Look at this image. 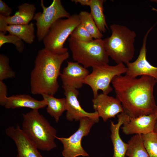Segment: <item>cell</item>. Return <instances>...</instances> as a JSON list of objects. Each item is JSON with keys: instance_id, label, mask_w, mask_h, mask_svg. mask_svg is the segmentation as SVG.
<instances>
[{"instance_id": "cell-1", "label": "cell", "mask_w": 157, "mask_h": 157, "mask_svg": "<svg viewBox=\"0 0 157 157\" xmlns=\"http://www.w3.org/2000/svg\"><path fill=\"white\" fill-rule=\"evenodd\" d=\"M156 83L151 76H142L137 78L126 74L116 76L111 82L116 97L130 118L153 113L157 106L153 94Z\"/></svg>"}, {"instance_id": "cell-2", "label": "cell", "mask_w": 157, "mask_h": 157, "mask_svg": "<svg viewBox=\"0 0 157 157\" xmlns=\"http://www.w3.org/2000/svg\"><path fill=\"white\" fill-rule=\"evenodd\" d=\"M69 56L68 51L59 54L45 48L39 51L31 73V91L33 94L54 96L59 87L58 78L61 74V65Z\"/></svg>"}, {"instance_id": "cell-3", "label": "cell", "mask_w": 157, "mask_h": 157, "mask_svg": "<svg viewBox=\"0 0 157 157\" xmlns=\"http://www.w3.org/2000/svg\"><path fill=\"white\" fill-rule=\"evenodd\" d=\"M22 115V129L38 149L49 151L56 147V130L38 110H32Z\"/></svg>"}, {"instance_id": "cell-4", "label": "cell", "mask_w": 157, "mask_h": 157, "mask_svg": "<svg viewBox=\"0 0 157 157\" xmlns=\"http://www.w3.org/2000/svg\"><path fill=\"white\" fill-rule=\"evenodd\" d=\"M111 35L103 39L106 51L117 64H126L134 58L135 32L126 26L117 24L110 26Z\"/></svg>"}, {"instance_id": "cell-5", "label": "cell", "mask_w": 157, "mask_h": 157, "mask_svg": "<svg viewBox=\"0 0 157 157\" xmlns=\"http://www.w3.org/2000/svg\"><path fill=\"white\" fill-rule=\"evenodd\" d=\"M68 42L73 60L86 68L108 64L109 61L102 39L84 42L70 37Z\"/></svg>"}, {"instance_id": "cell-6", "label": "cell", "mask_w": 157, "mask_h": 157, "mask_svg": "<svg viewBox=\"0 0 157 157\" xmlns=\"http://www.w3.org/2000/svg\"><path fill=\"white\" fill-rule=\"evenodd\" d=\"M80 23L79 15L77 14L57 20L51 27L43 40L44 48L56 54H63L67 52L68 49L64 47V44Z\"/></svg>"}, {"instance_id": "cell-7", "label": "cell", "mask_w": 157, "mask_h": 157, "mask_svg": "<svg viewBox=\"0 0 157 157\" xmlns=\"http://www.w3.org/2000/svg\"><path fill=\"white\" fill-rule=\"evenodd\" d=\"M92 72L89 74L83 81V84L90 86L92 89L94 97L98 94L99 90L108 94L113 90L110 85L116 76L126 73L127 68L123 63L111 66L108 64L93 67Z\"/></svg>"}, {"instance_id": "cell-8", "label": "cell", "mask_w": 157, "mask_h": 157, "mask_svg": "<svg viewBox=\"0 0 157 157\" xmlns=\"http://www.w3.org/2000/svg\"><path fill=\"white\" fill-rule=\"evenodd\" d=\"M40 5L42 12L35 13L33 19L36 21V36L39 42L43 41L51 27L57 20L71 15L64 8L60 0H53L48 7L45 6L43 0H41Z\"/></svg>"}, {"instance_id": "cell-9", "label": "cell", "mask_w": 157, "mask_h": 157, "mask_svg": "<svg viewBox=\"0 0 157 157\" xmlns=\"http://www.w3.org/2000/svg\"><path fill=\"white\" fill-rule=\"evenodd\" d=\"M79 122V126L78 130L69 137H56L63 144V149L62 154L64 157L89 156L82 146L81 140L84 136L88 134L94 124L97 122L89 117L82 119Z\"/></svg>"}, {"instance_id": "cell-10", "label": "cell", "mask_w": 157, "mask_h": 157, "mask_svg": "<svg viewBox=\"0 0 157 157\" xmlns=\"http://www.w3.org/2000/svg\"><path fill=\"white\" fill-rule=\"evenodd\" d=\"M153 27L147 32L143 39L142 47L136 59L126 64L127 70L126 74L131 77L148 76L154 78L157 82V67L152 66L147 59L146 48L147 37Z\"/></svg>"}, {"instance_id": "cell-11", "label": "cell", "mask_w": 157, "mask_h": 157, "mask_svg": "<svg viewBox=\"0 0 157 157\" xmlns=\"http://www.w3.org/2000/svg\"><path fill=\"white\" fill-rule=\"evenodd\" d=\"M63 88L66 100V117L68 121H79L89 117L99 122V117L97 112H87L81 106L78 99L79 92L77 89L69 86H63Z\"/></svg>"}, {"instance_id": "cell-12", "label": "cell", "mask_w": 157, "mask_h": 157, "mask_svg": "<svg viewBox=\"0 0 157 157\" xmlns=\"http://www.w3.org/2000/svg\"><path fill=\"white\" fill-rule=\"evenodd\" d=\"M6 134L11 138L16 146L17 157H44L38 151L35 144L23 131L19 125L15 128L9 126L6 130Z\"/></svg>"}, {"instance_id": "cell-13", "label": "cell", "mask_w": 157, "mask_h": 157, "mask_svg": "<svg viewBox=\"0 0 157 157\" xmlns=\"http://www.w3.org/2000/svg\"><path fill=\"white\" fill-rule=\"evenodd\" d=\"M92 101L94 109L104 122L124 112L120 101L108 94L103 93L98 94Z\"/></svg>"}, {"instance_id": "cell-14", "label": "cell", "mask_w": 157, "mask_h": 157, "mask_svg": "<svg viewBox=\"0 0 157 157\" xmlns=\"http://www.w3.org/2000/svg\"><path fill=\"white\" fill-rule=\"evenodd\" d=\"M89 74V71L81 64L68 61L60 76L63 86L78 89L82 87L84 80Z\"/></svg>"}, {"instance_id": "cell-15", "label": "cell", "mask_w": 157, "mask_h": 157, "mask_svg": "<svg viewBox=\"0 0 157 157\" xmlns=\"http://www.w3.org/2000/svg\"><path fill=\"white\" fill-rule=\"evenodd\" d=\"M157 119L154 114L130 118L128 122L123 124L121 129L127 135L147 134L154 131Z\"/></svg>"}, {"instance_id": "cell-16", "label": "cell", "mask_w": 157, "mask_h": 157, "mask_svg": "<svg viewBox=\"0 0 157 157\" xmlns=\"http://www.w3.org/2000/svg\"><path fill=\"white\" fill-rule=\"evenodd\" d=\"M117 117L118 119L117 124L110 121V138L114 150L113 157H124L128 144L124 142L121 139L119 134V130L122 125L129 120L130 117L124 112L118 114Z\"/></svg>"}, {"instance_id": "cell-17", "label": "cell", "mask_w": 157, "mask_h": 157, "mask_svg": "<svg viewBox=\"0 0 157 157\" xmlns=\"http://www.w3.org/2000/svg\"><path fill=\"white\" fill-rule=\"evenodd\" d=\"M0 31L17 36L29 44H32L35 38L34 24L32 22L25 25H8L0 15Z\"/></svg>"}, {"instance_id": "cell-18", "label": "cell", "mask_w": 157, "mask_h": 157, "mask_svg": "<svg viewBox=\"0 0 157 157\" xmlns=\"http://www.w3.org/2000/svg\"><path fill=\"white\" fill-rule=\"evenodd\" d=\"M47 106V102L44 99L39 101L29 95L21 94L8 97L4 106L7 109L27 108L32 110H38Z\"/></svg>"}, {"instance_id": "cell-19", "label": "cell", "mask_w": 157, "mask_h": 157, "mask_svg": "<svg viewBox=\"0 0 157 157\" xmlns=\"http://www.w3.org/2000/svg\"><path fill=\"white\" fill-rule=\"evenodd\" d=\"M18 8L17 11L13 16L6 17L2 15L6 24H28L33 19L36 9L34 4L24 3L18 6Z\"/></svg>"}, {"instance_id": "cell-20", "label": "cell", "mask_w": 157, "mask_h": 157, "mask_svg": "<svg viewBox=\"0 0 157 157\" xmlns=\"http://www.w3.org/2000/svg\"><path fill=\"white\" fill-rule=\"evenodd\" d=\"M41 95L47 102V112L58 123L63 112L66 110L65 98H57L53 95L45 94Z\"/></svg>"}, {"instance_id": "cell-21", "label": "cell", "mask_w": 157, "mask_h": 157, "mask_svg": "<svg viewBox=\"0 0 157 157\" xmlns=\"http://www.w3.org/2000/svg\"><path fill=\"white\" fill-rule=\"evenodd\" d=\"M105 0H90V14L98 28L101 33H105L108 26L104 12L103 4Z\"/></svg>"}, {"instance_id": "cell-22", "label": "cell", "mask_w": 157, "mask_h": 157, "mask_svg": "<svg viewBox=\"0 0 157 157\" xmlns=\"http://www.w3.org/2000/svg\"><path fill=\"white\" fill-rule=\"evenodd\" d=\"M126 155L128 157H149L143 144L142 135L135 134L128 141Z\"/></svg>"}, {"instance_id": "cell-23", "label": "cell", "mask_w": 157, "mask_h": 157, "mask_svg": "<svg viewBox=\"0 0 157 157\" xmlns=\"http://www.w3.org/2000/svg\"><path fill=\"white\" fill-rule=\"evenodd\" d=\"M81 23L95 39H102L103 35L98 28L90 13L81 11L79 14Z\"/></svg>"}, {"instance_id": "cell-24", "label": "cell", "mask_w": 157, "mask_h": 157, "mask_svg": "<svg viewBox=\"0 0 157 157\" xmlns=\"http://www.w3.org/2000/svg\"><path fill=\"white\" fill-rule=\"evenodd\" d=\"M144 147L149 157H157V134L154 131L142 135Z\"/></svg>"}, {"instance_id": "cell-25", "label": "cell", "mask_w": 157, "mask_h": 157, "mask_svg": "<svg viewBox=\"0 0 157 157\" xmlns=\"http://www.w3.org/2000/svg\"><path fill=\"white\" fill-rule=\"evenodd\" d=\"M9 63V59L7 56L0 55V81L15 77V73L11 68Z\"/></svg>"}, {"instance_id": "cell-26", "label": "cell", "mask_w": 157, "mask_h": 157, "mask_svg": "<svg viewBox=\"0 0 157 157\" xmlns=\"http://www.w3.org/2000/svg\"><path fill=\"white\" fill-rule=\"evenodd\" d=\"M5 34L0 31V47L5 43H11L15 46L19 53L22 52L24 48L23 41L15 35L10 34L5 35Z\"/></svg>"}, {"instance_id": "cell-27", "label": "cell", "mask_w": 157, "mask_h": 157, "mask_svg": "<svg viewBox=\"0 0 157 157\" xmlns=\"http://www.w3.org/2000/svg\"><path fill=\"white\" fill-rule=\"evenodd\" d=\"M70 37L77 40L88 42L93 40V38L80 23L74 29Z\"/></svg>"}, {"instance_id": "cell-28", "label": "cell", "mask_w": 157, "mask_h": 157, "mask_svg": "<svg viewBox=\"0 0 157 157\" xmlns=\"http://www.w3.org/2000/svg\"><path fill=\"white\" fill-rule=\"evenodd\" d=\"M7 87L3 81H0V104L4 106L7 99Z\"/></svg>"}, {"instance_id": "cell-29", "label": "cell", "mask_w": 157, "mask_h": 157, "mask_svg": "<svg viewBox=\"0 0 157 157\" xmlns=\"http://www.w3.org/2000/svg\"><path fill=\"white\" fill-rule=\"evenodd\" d=\"M12 13V10L2 0H0V15L4 17H10Z\"/></svg>"}, {"instance_id": "cell-30", "label": "cell", "mask_w": 157, "mask_h": 157, "mask_svg": "<svg viewBox=\"0 0 157 157\" xmlns=\"http://www.w3.org/2000/svg\"><path fill=\"white\" fill-rule=\"evenodd\" d=\"M71 1L75 3H79L82 6H89L90 0H72Z\"/></svg>"}, {"instance_id": "cell-31", "label": "cell", "mask_w": 157, "mask_h": 157, "mask_svg": "<svg viewBox=\"0 0 157 157\" xmlns=\"http://www.w3.org/2000/svg\"><path fill=\"white\" fill-rule=\"evenodd\" d=\"M154 132L157 134V119L154 127Z\"/></svg>"}, {"instance_id": "cell-32", "label": "cell", "mask_w": 157, "mask_h": 157, "mask_svg": "<svg viewBox=\"0 0 157 157\" xmlns=\"http://www.w3.org/2000/svg\"><path fill=\"white\" fill-rule=\"evenodd\" d=\"M153 114H154L155 115L157 119V106L154 110V113Z\"/></svg>"}, {"instance_id": "cell-33", "label": "cell", "mask_w": 157, "mask_h": 157, "mask_svg": "<svg viewBox=\"0 0 157 157\" xmlns=\"http://www.w3.org/2000/svg\"><path fill=\"white\" fill-rule=\"evenodd\" d=\"M150 1L157 4V0H151Z\"/></svg>"}]
</instances>
